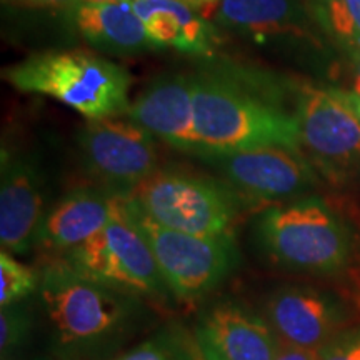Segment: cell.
<instances>
[{
	"label": "cell",
	"mask_w": 360,
	"mask_h": 360,
	"mask_svg": "<svg viewBox=\"0 0 360 360\" xmlns=\"http://www.w3.org/2000/svg\"><path fill=\"white\" fill-rule=\"evenodd\" d=\"M39 302L57 360H114L152 319L150 304L80 276L62 257L39 269Z\"/></svg>",
	"instance_id": "1"
},
{
	"label": "cell",
	"mask_w": 360,
	"mask_h": 360,
	"mask_svg": "<svg viewBox=\"0 0 360 360\" xmlns=\"http://www.w3.org/2000/svg\"><path fill=\"white\" fill-rule=\"evenodd\" d=\"M197 154L214 155L267 146L300 150L299 127L272 79L247 72L205 70L192 75Z\"/></svg>",
	"instance_id": "2"
},
{
	"label": "cell",
	"mask_w": 360,
	"mask_h": 360,
	"mask_svg": "<svg viewBox=\"0 0 360 360\" xmlns=\"http://www.w3.org/2000/svg\"><path fill=\"white\" fill-rule=\"evenodd\" d=\"M20 92L42 94L87 120L127 115L130 75L107 57L87 51L32 53L4 70Z\"/></svg>",
	"instance_id": "3"
},
{
	"label": "cell",
	"mask_w": 360,
	"mask_h": 360,
	"mask_svg": "<svg viewBox=\"0 0 360 360\" xmlns=\"http://www.w3.org/2000/svg\"><path fill=\"white\" fill-rule=\"evenodd\" d=\"M254 236L265 257L289 272L335 274L352 255L349 227L314 195L259 210Z\"/></svg>",
	"instance_id": "4"
},
{
	"label": "cell",
	"mask_w": 360,
	"mask_h": 360,
	"mask_svg": "<svg viewBox=\"0 0 360 360\" xmlns=\"http://www.w3.org/2000/svg\"><path fill=\"white\" fill-rule=\"evenodd\" d=\"M130 197L162 227L200 237L236 238L245 207L225 180L170 169L157 170Z\"/></svg>",
	"instance_id": "5"
},
{
	"label": "cell",
	"mask_w": 360,
	"mask_h": 360,
	"mask_svg": "<svg viewBox=\"0 0 360 360\" xmlns=\"http://www.w3.org/2000/svg\"><path fill=\"white\" fill-rule=\"evenodd\" d=\"M62 259L80 276L141 297L148 304H169L175 299L146 236L135 222L129 193L120 197L115 217L101 232Z\"/></svg>",
	"instance_id": "6"
},
{
	"label": "cell",
	"mask_w": 360,
	"mask_h": 360,
	"mask_svg": "<svg viewBox=\"0 0 360 360\" xmlns=\"http://www.w3.org/2000/svg\"><path fill=\"white\" fill-rule=\"evenodd\" d=\"M130 195V193H129ZM132 215L146 236L162 276L180 302H197L217 289L236 269V238L191 236L162 227L135 205Z\"/></svg>",
	"instance_id": "7"
},
{
	"label": "cell",
	"mask_w": 360,
	"mask_h": 360,
	"mask_svg": "<svg viewBox=\"0 0 360 360\" xmlns=\"http://www.w3.org/2000/svg\"><path fill=\"white\" fill-rule=\"evenodd\" d=\"M75 141L85 174L110 192L132 193L157 172L155 137L130 119L87 120Z\"/></svg>",
	"instance_id": "8"
},
{
	"label": "cell",
	"mask_w": 360,
	"mask_h": 360,
	"mask_svg": "<svg viewBox=\"0 0 360 360\" xmlns=\"http://www.w3.org/2000/svg\"><path fill=\"white\" fill-rule=\"evenodd\" d=\"M300 148L310 164L334 179L360 172V119L334 89H294Z\"/></svg>",
	"instance_id": "9"
},
{
	"label": "cell",
	"mask_w": 360,
	"mask_h": 360,
	"mask_svg": "<svg viewBox=\"0 0 360 360\" xmlns=\"http://www.w3.org/2000/svg\"><path fill=\"white\" fill-rule=\"evenodd\" d=\"M225 182L260 210L307 197L317 186V174L304 152L267 146L227 154L204 155Z\"/></svg>",
	"instance_id": "10"
},
{
	"label": "cell",
	"mask_w": 360,
	"mask_h": 360,
	"mask_svg": "<svg viewBox=\"0 0 360 360\" xmlns=\"http://www.w3.org/2000/svg\"><path fill=\"white\" fill-rule=\"evenodd\" d=\"M45 209V177L32 154L2 148L0 244L12 255H25L35 244Z\"/></svg>",
	"instance_id": "11"
},
{
	"label": "cell",
	"mask_w": 360,
	"mask_h": 360,
	"mask_svg": "<svg viewBox=\"0 0 360 360\" xmlns=\"http://www.w3.org/2000/svg\"><path fill=\"white\" fill-rule=\"evenodd\" d=\"M193 334L212 360H276L282 349L270 322L233 300L207 309Z\"/></svg>",
	"instance_id": "12"
},
{
	"label": "cell",
	"mask_w": 360,
	"mask_h": 360,
	"mask_svg": "<svg viewBox=\"0 0 360 360\" xmlns=\"http://www.w3.org/2000/svg\"><path fill=\"white\" fill-rule=\"evenodd\" d=\"M122 195L98 186L72 188L44 215L34 247L45 257H62L115 217Z\"/></svg>",
	"instance_id": "13"
},
{
	"label": "cell",
	"mask_w": 360,
	"mask_h": 360,
	"mask_svg": "<svg viewBox=\"0 0 360 360\" xmlns=\"http://www.w3.org/2000/svg\"><path fill=\"white\" fill-rule=\"evenodd\" d=\"M265 315L283 344L321 350L342 322L339 305L307 285L278 287L265 300Z\"/></svg>",
	"instance_id": "14"
},
{
	"label": "cell",
	"mask_w": 360,
	"mask_h": 360,
	"mask_svg": "<svg viewBox=\"0 0 360 360\" xmlns=\"http://www.w3.org/2000/svg\"><path fill=\"white\" fill-rule=\"evenodd\" d=\"M127 117L179 150L197 154L192 75H165L130 102Z\"/></svg>",
	"instance_id": "15"
},
{
	"label": "cell",
	"mask_w": 360,
	"mask_h": 360,
	"mask_svg": "<svg viewBox=\"0 0 360 360\" xmlns=\"http://www.w3.org/2000/svg\"><path fill=\"white\" fill-rule=\"evenodd\" d=\"M219 29L269 44L276 39L312 37L319 24L304 0H214Z\"/></svg>",
	"instance_id": "16"
},
{
	"label": "cell",
	"mask_w": 360,
	"mask_h": 360,
	"mask_svg": "<svg viewBox=\"0 0 360 360\" xmlns=\"http://www.w3.org/2000/svg\"><path fill=\"white\" fill-rule=\"evenodd\" d=\"M134 12L157 49L167 47L192 57H212L219 45V27L200 8L186 0H132Z\"/></svg>",
	"instance_id": "17"
},
{
	"label": "cell",
	"mask_w": 360,
	"mask_h": 360,
	"mask_svg": "<svg viewBox=\"0 0 360 360\" xmlns=\"http://www.w3.org/2000/svg\"><path fill=\"white\" fill-rule=\"evenodd\" d=\"M67 12L74 29L98 52L129 57L157 49L130 2H79Z\"/></svg>",
	"instance_id": "18"
},
{
	"label": "cell",
	"mask_w": 360,
	"mask_h": 360,
	"mask_svg": "<svg viewBox=\"0 0 360 360\" xmlns=\"http://www.w3.org/2000/svg\"><path fill=\"white\" fill-rule=\"evenodd\" d=\"M35 315L29 300L0 310V360H17L29 347L34 335Z\"/></svg>",
	"instance_id": "19"
},
{
	"label": "cell",
	"mask_w": 360,
	"mask_h": 360,
	"mask_svg": "<svg viewBox=\"0 0 360 360\" xmlns=\"http://www.w3.org/2000/svg\"><path fill=\"white\" fill-rule=\"evenodd\" d=\"M314 12L332 37L354 51L360 47V0H319Z\"/></svg>",
	"instance_id": "20"
},
{
	"label": "cell",
	"mask_w": 360,
	"mask_h": 360,
	"mask_svg": "<svg viewBox=\"0 0 360 360\" xmlns=\"http://www.w3.org/2000/svg\"><path fill=\"white\" fill-rule=\"evenodd\" d=\"M40 274L20 264L12 254H0V305L24 302L39 292Z\"/></svg>",
	"instance_id": "21"
},
{
	"label": "cell",
	"mask_w": 360,
	"mask_h": 360,
	"mask_svg": "<svg viewBox=\"0 0 360 360\" xmlns=\"http://www.w3.org/2000/svg\"><path fill=\"white\" fill-rule=\"evenodd\" d=\"M187 328L165 326L114 360H186Z\"/></svg>",
	"instance_id": "22"
},
{
	"label": "cell",
	"mask_w": 360,
	"mask_h": 360,
	"mask_svg": "<svg viewBox=\"0 0 360 360\" xmlns=\"http://www.w3.org/2000/svg\"><path fill=\"white\" fill-rule=\"evenodd\" d=\"M319 360H360V335L332 339L319 350Z\"/></svg>",
	"instance_id": "23"
},
{
	"label": "cell",
	"mask_w": 360,
	"mask_h": 360,
	"mask_svg": "<svg viewBox=\"0 0 360 360\" xmlns=\"http://www.w3.org/2000/svg\"><path fill=\"white\" fill-rule=\"evenodd\" d=\"M276 360H319V350L294 347L282 342V349Z\"/></svg>",
	"instance_id": "24"
},
{
	"label": "cell",
	"mask_w": 360,
	"mask_h": 360,
	"mask_svg": "<svg viewBox=\"0 0 360 360\" xmlns=\"http://www.w3.org/2000/svg\"><path fill=\"white\" fill-rule=\"evenodd\" d=\"M15 2L35 8H56V11L60 8V11H69V8L77 6L82 0H15Z\"/></svg>",
	"instance_id": "25"
},
{
	"label": "cell",
	"mask_w": 360,
	"mask_h": 360,
	"mask_svg": "<svg viewBox=\"0 0 360 360\" xmlns=\"http://www.w3.org/2000/svg\"><path fill=\"white\" fill-rule=\"evenodd\" d=\"M186 360H212L200 347L195 334H191V332H187L186 337Z\"/></svg>",
	"instance_id": "26"
},
{
	"label": "cell",
	"mask_w": 360,
	"mask_h": 360,
	"mask_svg": "<svg viewBox=\"0 0 360 360\" xmlns=\"http://www.w3.org/2000/svg\"><path fill=\"white\" fill-rule=\"evenodd\" d=\"M334 90L337 92V96H339L342 101L347 103L350 109L355 112V115L360 119V96L359 94L352 92V90H337V89H334Z\"/></svg>",
	"instance_id": "27"
},
{
	"label": "cell",
	"mask_w": 360,
	"mask_h": 360,
	"mask_svg": "<svg viewBox=\"0 0 360 360\" xmlns=\"http://www.w3.org/2000/svg\"><path fill=\"white\" fill-rule=\"evenodd\" d=\"M352 92L360 96V47L355 49L352 57Z\"/></svg>",
	"instance_id": "28"
},
{
	"label": "cell",
	"mask_w": 360,
	"mask_h": 360,
	"mask_svg": "<svg viewBox=\"0 0 360 360\" xmlns=\"http://www.w3.org/2000/svg\"><path fill=\"white\" fill-rule=\"evenodd\" d=\"M17 360H57L53 355H34V357H20Z\"/></svg>",
	"instance_id": "29"
},
{
	"label": "cell",
	"mask_w": 360,
	"mask_h": 360,
	"mask_svg": "<svg viewBox=\"0 0 360 360\" xmlns=\"http://www.w3.org/2000/svg\"><path fill=\"white\" fill-rule=\"evenodd\" d=\"M82 2H94V4H119V2H132V0H82Z\"/></svg>",
	"instance_id": "30"
},
{
	"label": "cell",
	"mask_w": 360,
	"mask_h": 360,
	"mask_svg": "<svg viewBox=\"0 0 360 360\" xmlns=\"http://www.w3.org/2000/svg\"><path fill=\"white\" fill-rule=\"evenodd\" d=\"M186 2H191V4H193V6H197V7H200L202 4L199 2V0H186Z\"/></svg>",
	"instance_id": "31"
},
{
	"label": "cell",
	"mask_w": 360,
	"mask_h": 360,
	"mask_svg": "<svg viewBox=\"0 0 360 360\" xmlns=\"http://www.w3.org/2000/svg\"><path fill=\"white\" fill-rule=\"evenodd\" d=\"M200 4H205V2H210V0H199Z\"/></svg>",
	"instance_id": "32"
}]
</instances>
